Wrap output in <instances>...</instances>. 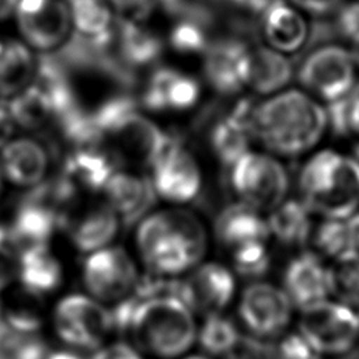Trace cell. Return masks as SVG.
Instances as JSON below:
<instances>
[{
    "label": "cell",
    "mask_w": 359,
    "mask_h": 359,
    "mask_svg": "<svg viewBox=\"0 0 359 359\" xmlns=\"http://www.w3.org/2000/svg\"><path fill=\"white\" fill-rule=\"evenodd\" d=\"M135 243L150 273L178 278L202 262L208 251L209 234L196 213L170 208L150 212L139 220Z\"/></svg>",
    "instance_id": "6da1fadb"
},
{
    "label": "cell",
    "mask_w": 359,
    "mask_h": 359,
    "mask_svg": "<svg viewBox=\"0 0 359 359\" xmlns=\"http://www.w3.org/2000/svg\"><path fill=\"white\" fill-rule=\"evenodd\" d=\"M327 128L325 108L296 88L257 102L251 115L252 137L283 157H296L313 149Z\"/></svg>",
    "instance_id": "7a4b0ae2"
},
{
    "label": "cell",
    "mask_w": 359,
    "mask_h": 359,
    "mask_svg": "<svg viewBox=\"0 0 359 359\" xmlns=\"http://www.w3.org/2000/svg\"><path fill=\"white\" fill-rule=\"evenodd\" d=\"M299 188L310 212L346 220L359 212V163L334 150L317 151L302 167Z\"/></svg>",
    "instance_id": "3957f363"
},
{
    "label": "cell",
    "mask_w": 359,
    "mask_h": 359,
    "mask_svg": "<svg viewBox=\"0 0 359 359\" xmlns=\"http://www.w3.org/2000/svg\"><path fill=\"white\" fill-rule=\"evenodd\" d=\"M128 334L133 346L156 359H180L196 342L194 311L171 296L142 300Z\"/></svg>",
    "instance_id": "277c9868"
},
{
    "label": "cell",
    "mask_w": 359,
    "mask_h": 359,
    "mask_svg": "<svg viewBox=\"0 0 359 359\" xmlns=\"http://www.w3.org/2000/svg\"><path fill=\"white\" fill-rule=\"evenodd\" d=\"M52 324L67 349L88 355L105 345L114 332L109 309L87 293L62 296L53 307Z\"/></svg>",
    "instance_id": "5b68a950"
},
{
    "label": "cell",
    "mask_w": 359,
    "mask_h": 359,
    "mask_svg": "<svg viewBox=\"0 0 359 359\" xmlns=\"http://www.w3.org/2000/svg\"><path fill=\"white\" fill-rule=\"evenodd\" d=\"M230 185L240 202L258 212H271L286 201L289 177L273 156L248 150L230 167Z\"/></svg>",
    "instance_id": "8992f818"
},
{
    "label": "cell",
    "mask_w": 359,
    "mask_h": 359,
    "mask_svg": "<svg viewBox=\"0 0 359 359\" xmlns=\"http://www.w3.org/2000/svg\"><path fill=\"white\" fill-rule=\"evenodd\" d=\"M297 80L327 104L348 95L356 86V66L351 50L335 43L317 45L302 59Z\"/></svg>",
    "instance_id": "52a82bcc"
},
{
    "label": "cell",
    "mask_w": 359,
    "mask_h": 359,
    "mask_svg": "<svg viewBox=\"0 0 359 359\" xmlns=\"http://www.w3.org/2000/svg\"><path fill=\"white\" fill-rule=\"evenodd\" d=\"M11 17L17 35L43 55L60 50L73 35L66 0H17Z\"/></svg>",
    "instance_id": "ba28073f"
},
{
    "label": "cell",
    "mask_w": 359,
    "mask_h": 359,
    "mask_svg": "<svg viewBox=\"0 0 359 359\" xmlns=\"http://www.w3.org/2000/svg\"><path fill=\"white\" fill-rule=\"evenodd\" d=\"M140 272L132 255L121 245H109L86 255L81 282L88 296L115 304L133 293Z\"/></svg>",
    "instance_id": "9c48e42d"
},
{
    "label": "cell",
    "mask_w": 359,
    "mask_h": 359,
    "mask_svg": "<svg viewBox=\"0 0 359 359\" xmlns=\"http://www.w3.org/2000/svg\"><path fill=\"white\" fill-rule=\"evenodd\" d=\"M299 332L318 356L345 355L359 339V314L325 300L302 311Z\"/></svg>",
    "instance_id": "30bf717a"
},
{
    "label": "cell",
    "mask_w": 359,
    "mask_h": 359,
    "mask_svg": "<svg viewBox=\"0 0 359 359\" xmlns=\"http://www.w3.org/2000/svg\"><path fill=\"white\" fill-rule=\"evenodd\" d=\"M237 313L250 337L273 341L287 328L293 304L282 287L265 280H251L240 294Z\"/></svg>",
    "instance_id": "8fae6325"
},
{
    "label": "cell",
    "mask_w": 359,
    "mask_h": 359,
    "mask_svg": "<svg viewBox=\"0 0 359 359\" xmlns=\"http://www.w3.org/2000/svg\"><path fill=\"white\" fill-rule=\"evenodd\" d=\"M151 187L156 196L170 203L194 201L202 187V172L195 156L174 136L161 156L151 164Z\"/></svg>",
    "instance_id": "7c38bea8"
},
{
    "label": "cell",
    "mask_w": 359,
    "mask_h": 359,
    "mask_svg": "<svg viewBox=\"0 0 359 359\" xmlns=\"http://www.w3.org/2000/svg\"><path fill=\"white\" fill-rule=\"evenodd\" d=\"M175 296L194 314L223 313L236 296L234 272L220 262H201L185 278L177 279Z\"/></svg>",
    "instance_id": "4fadbf2b"
},
{
    "label": "cell",
    "mask_w": 359,
    "mask_h": 359,
    "mask_svg": "<svg viewBox=\"0 0 359 359\" xmlns=\"http://www.w3.org/2000/svg\"><path fill=\"white\" fill-rule=\"evenodd\" d=\"M174 135L164 132L158 125L137 111L123 119L105 139L115 146V157L129 158L147 167L161 156Z\"/></svg>",
    "instance_id": "5bb4252c"
},
{
    "label": "cell",
    "mask_w": 359,
    "mask_h": 359,
    "mask_svg": "<svg viewBox=\"0 0 359 359\" xmlns=\"http://www.w3.org/2000/svg\"><path fill=\"white\" fill-rule=\"evenodd\" d=\"M49 168V150L32 136H14L0 149V171L8 185L31 191L48 181Z\"/></svg>",
    "instance_id": "9a60e30c"
},
{
    "label": "cell",
    "mask_w": 359,
    "mask_h": 359,
    "mask_svg": "<svg viewBox=\"0 0 359 359\" xmlns=\"http://www.w3.org/2000/svg\"><path fill=\"white\" fill-rule=\"evenodd\" d=\"M121 219L107 202H97L81 210L73 208L63 217L62 229L76 251L91 254L112 245L121 229Z\"/></svg>",
    "instance_id": "2e32d148"
},
{
    "label": "cell",
    "mask_w": 359,
    "mask_h": 359,
    "mask_svg": "<svg viewBox=\"0 0 359 359\" xmlns=\"http://www.w3.org/2000/svg\"><path fill=\"white\" fill-rule=\"evenodd\" d=\"M201 98L199 81L170 66L154 69L142 91L140 102L150 112H185Z\"/></svg>",
    "instance_id": "e0dca14e"
},
{
    "label": "cell",
    "mask_w": 359,
    "mask_h": 359,
    "mask_svg": "<svg viewBox=\"0 0 359 359\" xmlns=\"http://www.w3.org/2000/svg\"><path fill=\"white\" fill-rule=\"evenodd\" d=\"M282 282L293 307L302 311L325 302L331 294L330 268L311 251H303L287 262Z\"/></svg>",
    "instance_id": "ac0fdd59"
},
{
    "label": "cell",
    "mask_w": 359,
    "mask_h": 359,
    "mask_svg": "<svg viewBox=\"0 0 359 359\" xmlns=\"http://www.w3.org/2000/svg\"><path fill=\"white\" fill-rule=\"evenodd\" d=\"M62 261L49 244L21 247L15 254V282L31 297L56 292L63 283Z\"/></svg>",
    "instance_id": "d6986e66"
},
{
    "label": "cell",
    "mask_w": 359,
    "mask_h": 359,
    "mask_svg": "<svg viewBox=\"0 0 359 359\" xmlns=\"http://www.w3.org/2000/svg\"><path fill=\"white\" fill-rule=\"evenodd\" d=\"M259 27L266 46L282 55L297 53L310 43L309 22L287 0H272L259 18Z\"/></svg>",
    "instance_id": "ffe728a7"
},
{
    "label": "cell",
    "mask_w": 359,
    "mask_h": 359,
    "mask_svg": "<svg viewBox=\"0 0 359 359\" xmlns=\"http://www.w3.org/2000/svg\"><path fill=\"white\" fill-rule=\"evenodd\" d=\"M8 227L17 251L21 247L49 244L53 234L62 229V215L34 191L20 201Z\"/></svg>",
    "instance_id": "44dd1931"
},
{
    "label": "cell",
    "mask_w": 359,
    "mask_h": 359,
    "mask_svg": "<svg viewBox=\"0 0 359 359\" xmlns=\"http://www.w3.org/2000/svg\"><path fill=\"white\" fill-rule=\"evenodd\" d=\"M105 202L123 224L142 220L156 201L151 181L137 172L118 170L102 189Z\"/></svg>",
    "instance_id": "7402d4cb"
},
{
    "label": "cell",
    "mask_w": 359,
    "mask_h": 359,
    "mask_svg": "<svg viewBox=\"0 0 359 359\" xmlns=\"http://www.w3.org/2000/svg\"><path fill=\"white\" fill-rule=\"evenodd\" d=\"M248 43L238 36H223L210 41L203 53V73L208 84L222 95L240 93L241 62L248 49Z\"/></svg>",
    "instance_id": "603a6c76"
},
{
    "label": "cell",
    "mask_w": 359,
    "mask_h": 359,
    "mask_svg": "<svg viewBox=\"0 0 359 359\" xmlns=\"http://www.w3.org/2000/svg\"><path fill=\"white\" fill-rule=\"evenodd\" d=\"M293 65L286 55H282L266 45L248 46L241 62V81L254 93L272 95L290 83Z\"/></svg>",
    "instance_id": "cb8c5ba5"
},
{
    "label": "cell",
    "mask_w": 359,
    "mask_h": 359,
    "mask_svg": "<svg viewBox=\"0 0 359 359\" xmlns=\"http://www.w3.org/2000/svg\"><path fill=\"white\" fill-rule=\"evenodd\" d=\"M118 161L114 153L100 144L76 147L65 158L60 174L79 192H102Z\"/></svg>",
    "instance_id": "d4e9b609"
},
{
    "label": "cell",
    "mask_w": 359,
    "mask_h": 359,
    "mask_svg": "<svg viewBox=\"0 0 359 359\" xmlns=\"http://www.w3.org/2000/svg\"><path fill=\"white\" fill-rule=\"evenodd\" d=\"M36 62L34 50L0 24V100H10L31 84Z\"/></svg>",
    "instance_id": "484cf974"
},
{
    "label": "cell",
    "mask_w": 359,
    "mask_h": 359,
    "mask_svg": "<svg viewBox=\"0 0 359 359\" xmlns=\"http://www.w3.org/2000/svg\"><path fill=\"white\" fill-rule=\"evenodd\" d=\"M114 43L119 62L133 72L153 65L163 53V39L142 21L122 18L115 22Z\"/></svg>",
    "instance_id": "4316f807"
},
{
    "label": "cell",
    "mask_w": 359,
    "mask_h": 359,
    "mask_svg": "<svg viewBox=\"0 0 359 359\" xmlns=\"http://www.w3.org/2000/svg\"><path fill=\"white\" fill-rule=\"evenodd\" d=\"M215 231L219 241L230 250L248 243H265L269 237L268 223L261 212L243 202L229 205L219 213Z\"/></svg>",
    "instance_id": "83f0119b"
},
{
    "label": "cell",
    "mask_w": 359,
    "mask_h": 359,
    "mask_svg": "<svg viewBox=\"0 0 359 359\" xmlns=\"http://www.w3.org/2000/svg\"><path fill=\"white\" fill-rule=\"evenodd\" d=\"M269 234L286 247H303L311 234L310 210L297 199H286L269 212Z\"/></svg>",
    "instance_id": "f1b7e54d"
},
{
    "label": "cell",
    "mask_w": 359,
    "mask_h": 359,
    "mask_svg": "<svg viewBox=\"0 0 359 359\" xmlns=\"http://www.w3.org/2000/svg\"><path fill=\"white\" fill-rule=\"evenodd\" d=\"M66 3L76 35L102 42L114 39L112 8L104 0H66Z\"/></svg>",
    "instance_id": "f546056e"
},
{
    "label": "cell",
    "mask_w": 359,
    "mask_h": 359,
    "mask_svg": "<svg viewBox=\"0 0 359 359\" xmlns=\"http://www.w3.org/2000/svg\"><path fill=\"white\" fill-rule=\"evenodd\" d=\"M6 102L17 129L38 130L55 122V111L49 97L34 81Z\"/></svg>",
    "instance_id": "4dcf8cb0"
},
{
    "label": "cell",
    "mask_w": 359,
    "mask_h": 359,
    "mask_svg": "<svg viewBox=\"0 0 359 359\" xmlns=\"http://www.w3.org/2000/svg\"><path fill=\"white\" fill-rule=\"evenodd\" d=\"M196 342L210 356H229L241 342V334L237 324L223 313L205 316L198 327Z\"/></svg>",
    "instance_id": "1f68e13d"
},
{
    "label": "cell",
    "mask_w": 359,
    "mask_h": 359,
    "mask_svg": "<svg viewBox=\"0 0 359 359\" xmlns=\"http://www.w3.org/2000/svg\"><path fill=\"white\" fill-rule=\"evenodd\" d=\"M48 353L41 331L18 328L0 318V359H46Z\"/></svg>",
    "instance_id": "d6a6232c"
},
{
    "label": "cell",
    "mask_w": 359,
    "mask_h": 359,
    "mask_svg": "<svg viewBox=\"0 0 359 359\" xmlns=\"http://www.w3.org/2000/svg\"><path fill=\"white\" fill-rule=\"evenodd\" d=\"M330 289L341 304L359 309V254H349L330 268Z\"/></svg>",
    "instance_id": "836d02e7"
},
{
    "label": "cell",
    "mask_w": 359,
    "mask_h": 359,
    "mask_svg": "<svg viewBox=\"0 0 359 359\" xmlns=\"http://www.w3.org/2000/svg\"><path fill=\"white\" fill-rule=\"evenodd\" d=\"M208 24L195 18H178L168 34L171 48L182 55H203L210 43Z\"/></svg>",
    "instance_id": "e575fe53"
},
{
    "label": "cell",
    "mask_w": 359,
    "mask_h": 359,
    "mask_svg": "<svg viewBox=\"0 0 359 359\" xmlns=\"http://www.w3.org/2000/svg\"><path fill=\"white\" fill-rule=\"evenodd\" d=\"M314 244L318 251L335 261L356 252L348 220L325 219L314 233Z\"/></svg>",
    "instance_id": "d590c367"
},
{
    "label": "cell",
    "mask_w": 359,
    "mask_h": 359,
    "mask_svg": "<svg viewBox=\"0 0 359 359\" xmlns=\"http://www.w3.org/2000/svg\"><path fill=\"white\" fill-rule=\"evenodd\" d=\"M233 272L252 280H258L271 268V255L264 241L248 243L231 250Z\"/></svg>",
    "instance_id": "8d00e7d4"
},
{
    "label": "cell",
    "mask_w": 359,
    "mask_h": 359,
    "mask_svg": "<svg viewBox=\"0 0 359 359\" xmlns=\"http://www.w3.org/2000/svg\"><path fill=\"white\" fill-rule=\"evenodd\" d=\"M265 359H320V356L297 331L268 341Z\"/></svg>",
    "instance_id": "74e56055"
},
{
    "label": "cell",
    "mask_w": 359,
    "mask_h": 359,
    "mask_svg": "<svg viewBox=\"0 0 359 359\" xmlns=\"http://www.w3.org/2000/svg\"><path fill=\"white\" fill-rule=\"evenodd\" d=\"M327 125L335 136H351V93L325 107Z\"/></svg>",
    "instance_id": "f35d334b"
},
{
    "label": "cell",
    "mask_w": 359,
    "mask_h": 359,
    "mask_svg": "<svg viewBox=\"0 0 359 359\" xmlns=\"http://www.w3.org/2000/svg\"><path fill=\"white\" fill-rule=\"evenodd\" d=\"M334 28L341 38L349 41L352 45L359 43V1H351L339 6Z\"/></svg>",
    "instance_id": "ab89813d"
},
{
    "label": "cell",
    "mask_w": 359,
    "mask_h": 359,
    "mask_svg": "<svg viewBox=\"0 0 359 359\" xmlns=\"http://www.w3.org/2000/svg\"><path fill=\"white\" fill-rule=\"evenodd\" d=\"M111 8L116 10L122 18L142 21L146 18L151 8L154 0H104Z\"/></svg>",
    "instance_id": "60d3db41"
},
{
    "label": "cell",
    "mask_w": 359,
    "mask_h": 359,
    "mask_svg": "<svg viewBox=\"0 0 359 359\" xmlns=\"http://www.w3.org/2000/svg\"><path fill=\"white\" fill-rule=\"evenodd\" d=\"M90 359H143L142 353L132 345L123 341L109 342L88 355Z\"/></svg>",
    "instance_id": "b9f144b4"
},
{
    "label": "cell",
    "mask_w": 359,
    "mask_h": 359,
    "mask_svg": "<svg viewBox=\"0 0 359 359\" xmlns=\"http://www.w3.org/2000/svg\"><path fill=\"white\" fill-rule=\"evenodd\" d=\"M293 7L316 17L327 15L339 8L341 0H287Z\"/></svg>",
    "instance_id": "7bdbcfd3"
},
{
    "label": "cell",
    "mask_w": 359,
    "mask_h": 359,
    "mask_svg": "<svg viewBox=\"0 0 359 359\" xmlns=\"http://www.w3.org/2000/svg\"><path fill=\"white\" fill-rule=\"evenodd\" d=\"M17 132V126L10 114L7 102L0 100V149L7 144Z\"/></svg>",
    "instance_id": "ee69618b"
},
{
    "label": "cell",
    "mask_w": 359,
    "mask_h": 359,
    "mask_svg": "<svg viewBox=\"0 0 359 359\" xmlns=\"http://www.w3.org/2000/svg\"><path fill=\"white\" fill-rule=\"evenodd\" d=\"M351 132L359 135V84L351 91Z\"/></svg>",
    "instance_id": "f6af8a7d"
},
{
    "label": "cell",
    "mask_w": 359,
    "mask_h": 359,
    "mask_svg": "<svg viewBox=\"0 0 359 359\" xmlns=\"http://www.w3.org/2000/svg\"><path fill=\"white\" fill-rule=\"evenodd\" d=\"M46 359H90V358L73 349H57V351L49 352Z\"/></svg>",
    "instance_id": "bcb514c9"
},
{
    "label": "cell",
    "mask_w": 359,
    "mask_h": 359,
    "mask_svg": "<svg viewBox=\"0 0 359 359\" xmlns=\"http://www.w3.org/2000/svg\"><path fill=\"white\" fill-rule=\"evenodd\" d=\"M346 220H348L349 230H351V234H352V241H353L355 251L359 252V212H356L353 216H351Z\"/></svg>",
    "instance_id": "7dc6e473"
},
{
    "label": "cell",
    "mask_w": 359,
    "mask_h": 359,
    "mask_svg": "<svg viewBox=\"0 0 359 359\" xmlns=\"http://www.w3.org/2000/svg\"><path fill=\"white\" fill-rule=\"evenodd\" d=\"M351 55L353 57V62H355V66L359 67V43L358 45H353L352 50H351Z\"/></svg>",
    "instance_id": "c3c4849f"
},
{
    "label": "cell",
    "mask_w": 359,
    "mask_h": 359,
    "mask_svg": "<svg viewBox=\"0 0 359 359\" xmlns=\"http://www.w3.org/2000/svg\"><path fill=\"white\" fill-rule=\"evenodd\" d=\"M180 359H212V358L208 356V355H201V353H198V355H187V356H182V358H180Z\"/></svg>",
    "instance_id": "681fc988"
},
{
    "label": "cell",
    "mask_w": 359,
    "mask_h": 359,
    "mask_svg": "<svg viewBox=\"0 0 359 359\" xmlns=\"http://www.w3.org/2000/svg\"><path fill=\"white\" fill-rule=\"evenodd\" d=\"M4 188H6V182H4V178H3L1 171H0V199H1L3 194H4Z\"/></svg>",
    "instance_id": "f907efd6"
},
{
    "label": "cell",
    "mask_w": 359,
    "mask_h": 359,
    "mask_svg": "<svg viewBox=\"0 0 359 359\" xmlns=\"http://www.w3.org/2000/svg\"><path fill=\"white\" fill-rule=\"evenodd\" d=\"M353 158L359 163V143L355 146V149H353Z\"/></svg>",
    "instance_id": "816d5d0a"
},
{
    "label": "cell",
    "mask_w": 359,
    "mask_h": 359,
    "mask_svg": "<svg viewBox=\"0 0 359 359\" xmlns=\"http://www.w3.org/2000/svg\"><path fill=\"white\" fill-rule=\"evenodd\" d=\"M3 311H4V296L0 294V318L3 316Z\"/></svg>",
    "instance_id": "f5cc1de1"
},
{
    "label": "cell",
    "mask_w": 359,
    "mask_h": 359,
    "mask_svg": "<svg viewBox=\"0 0 359 359\" xmlns=\"http://www.w3.org/2000/svg\"><path fill=\"white\" fill-rule=\"evenodd\" d=\"M220 1H224V0H220Z\"/></svg>",
    "instance_id": "db71d44e"
}]
</instances>
